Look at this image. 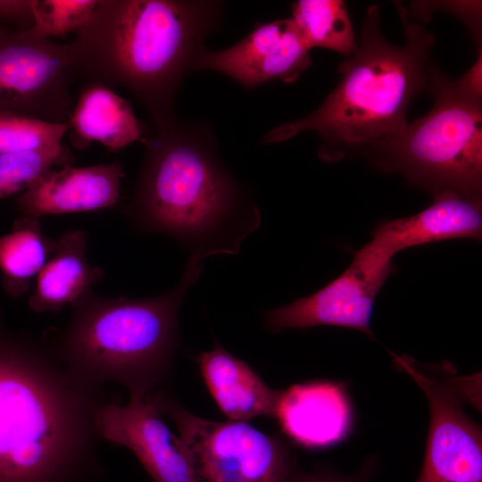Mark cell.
<instances>
[{"label":"cell","instance_id":"obj_20","mask_svg":"<svg viewBox=\"0 0 482 482\" xmlns=\"http://www.w3.org/2000/svg\"><path fill=\"white\" fill-rule=\"evenodd\" d=\"M291 19L308 46L336 51L345 58L357 48L351 18L341 0H299Z\"/></svg>","mask_w":482,"mask_h":482},{"label":"cell","instance_id":"obj_8","mask_svg":"<svg viewBox=\"0 0 482 482\" xmlns=\"http://www.w3.org/2000/svg\"><path fill=\"white\" fill-rule=\"evenodd\" d=\"M394 365L426 395L429 428L425 459L415 482H482L480 426L465 411L466 378L449 362L420 363L392 353Z\"/></svg>","mask_w":482,"mask_h":482},{"label":"cell","instance_id":"obj_4","mask_svg":"<svg viewBox=\"0 0 482 482\" xmlns=\"http://www.w3.org/2000/svg\"><path fill=\"white\" fill-rule=\"evenodd\" d=\"M403 24V46L389 43L379 26L378 5L366 12L361 40L354 53L338 66L341 79L325 101L312 113L279 125L262 142L278 143L306 131L320 139L319 158L336 162L363 154L378 140L404 127L413 99L428 89L432 32L407 19L397 4Z\"/></svg>","mask_w":482,"mask_h":482},{"label":"cell","instance_id":"obj_6","mask_svg":"<svg viewBox=\"0 0 482 482\" xmlns=\"http://www.w3.org/2000/svg\"><path fill=\"white\" fill-rule=\"evenodd\" d=\"M430 111L370 145L363 156L379 171L400 173L430 193L481 199L482 98L462 89L433 62Z\"/></svg>","mask_w":482,"mask_h":482},{"label":"cell","instance_id":"obj_27","mask_svg":"<svg viewBox=\"0 0 482 482\" xmlns=\"http://www.w3.org/2000/svg\"><path fill=\"white\" fill-rule=\"evenodd\" d=\"M6 30H8L7 29L4 28V27H1L0 26V35H2L3 33H4Z\"/></svg>","mask_w":482,"mask_h":482},{"label":"cell","instance_id":"obj_5","mask_svg":"<svg viewBox=\"0 0 482 482\" xmlns=\"http://www.w3.org/2000/svg\"><path fill=\"white\" fill-rule=\"evenodd\" d=\"M201 272V261L189 257L178 284L164 294L130 299L88 292L71 305L66 325L44 338L79 381L114 382L129 398H144L170 377L180 346L179 309Z\"/></svg>","mask_w":482,"mask_h":482},{"label":"cell","instance_id":"obj_3","mask_svg":"<svg viewBox=\"0 0 482 482\" xmlns=\"http://www.w3.org/2000/svg\"><path fill=\"white\" fill-rule=\"evenodd\" d=\"M221 3L98 0L68 44L79 76L132 93L154 128L176 120L177 90L203 42L220 25Z\"/></svg>","mask_w":482,"mask_h":482},{"label":"cell","instance_id":"obj_7","mask_svg":"<svg viewBox=\"0 0 482 482\" xmlns=\"http://www.w3.org/2000/svg\"><path fill=\"white\" fill-rule=\"evenodd\" d=\"M147 397L176 425L197 482H288L296 470L291 451L276 436L244 421L203 419L162 388Z\"/></svg>","mask_w":482,"mask_h":482},{"label":"cell","instance_id":"obj_18","mask_svg":"<svg viewBox=\"0 0 482 482\" xmlns=\"http://www.w3.org/2000/svg\"><path fill=\"white\" fill-rule=\"evenodd\" d=\"M87 235L69 230L60 237L54 250L37 276L29 305L36 312H56L72 305L90 292L104 271L89 264L86 257Z\"/></svg>","mask_w":482,"mask_h":482},{"label":"cell","instance_id":"obj_26","mask_svg":"<svg viewBox=\"0 0 482 482\" xmlns=\"http://www.w3.org/2000/svg\"><path fill=\"white\" fill-rule=\"evenodd\" d=\"M482 52L470 70L456 81L469 94L482 98Z\"/></svg>","mask_w":482,"mask_h":482},{"label":"cell","instance_id":"obj_21","mask_svg":"<svg viewBox=\"0 0 482 482\" xmlns=\"http://www.w3.org/2000/svg\"><path fill=\"white\" fill-rule=\"evenodd\" d=\"M70 150L62 144L0 154V199L12 195L54 166L72 163Z\"/></svg>","mask_w":482,"mask_h":482},{"label":"cell","instance_id":"obj_14","mask_svg":"<svg viewBox=\"0 0 482 482\" xmlns=\"http://www.w3.org/2000/svg\"><path fill=\"white\" fill-rule=\"evenodd\" d=\"M123 176L118 162L49 170L30 183L15 204L23 215L38 218L109 208L119 201Z\"/></svg>","mask_w":482,"mask_h":482},{"label":"cell","instance_id":"obj_2","mask_svg":"<svg viewBox=\"0 0 482 482\" xmlns=\"http://www.w3.org/2000/svg\"><path fill=\"white\" fill-rule=\"evenodd\" d=\"M144 142L141 170L125 209L133 226L172 237L201 261L237 253L260 227L261 212L220 161L212 134L176 119Z\"/></svg>","mask_w":482,"mask_h":482},{"label":"cell","instance_id":"obj_23","mask_svg":"<svg viewBox=\"0 0 482 482\" xmlns=\"http://www.w3.org/2000/svg\"><path fill=\"white\" fill-rule=\"evenodd\" d=\"M98 0H34V26L30 30L40 37L62 36L83 26Z\"/></svg>","mask_w":482,"mask_h":482},{"label":"cell","instance_id":"obj_28","mask_svg":"<svg viewBox=\"0 0 482 482\" xmlns=\"http://www.w3.org/2000/svg\"><path fill=\"white\" fill-rule=\"evenodd\" d=\"M92 482H99V480H98V479H96V480H94V481H92Z\"/></svg>","mask_w":482,"mask_h":482},{"label":"cell","instance_id":"obj_1","mask_svg":"<svg viewBox=\"0 0 482 482\" xmlns=\"http://www.w3.org/2000/svg\"><path fill=\"white\" fill-rule=\"evenodd\" d=\"M117 398L76 379L45 340L0 321V482H91L100 408Z\"/></svg>","mask_w":482,"mask_h":482},{"label":"cell","instance_id":"obj_9","mask_svg":"<svg viewBox=\"0 0 482 482\" xmlns=\"http://www.w3.org/2000/svg\"><path fill=\"white\" fill-rule=\"evenodd\" d=\"M76 77L68 44L30 29L0 35V112L67 124Z\"/></svg>","mask_w":482,"mask_h":482},{"label":"cell","instance_id":"obj_25","mask_svg":"<svg viewBox=\"0 0 482 482\" xmlns=\"http://www.w3.org/2000/svg\"><path fill=\"white\" fill-rule=\"evenodd\" d=\"M288 482H366L363 476H345L329 470H295Z\"/></svg>","mask_w":482,"mask_h":482},{"label":"cell","instance_id":"obj_10","mask_svg":"<svg viewBox=\"0 0 482 482\" xmlns=\"http://www.w3.org/2000/svg\"><path fill=\"white\" fill-rule=\"evenodd\" d=\"M396 268L366 245L355 251L348 268L322 288L295 302L264 312V328L335 326L353 328L374 338L370 320L376 297Z\"/></svg>","mask_w":482,"mask_h":482},{"label":"cell","instance_id":"obj_24","mask_svg":"<svg viewBox=\"0 0 482 482\" xmlns=\"http://www.w3.org/2000/svg\"><path fill=\"white\" fill-rule=\"evenodd\" d=\"M34 0H0V20L19 26V30L34 26Z\"/></svg>","mask_w":482,"mask_h":482},{"label":"cell","instance_id":"obj_19","mask_svg":"<svg viewBox=\"0 0 482 482\" xmlns=\"http://www.w3.org/2000/svg\"><path fill=\"white\" fill-rule=\"evenodd\" d=\"M55 241L46 236L39 218L23 215L12 230L0 237V272L4 290L20 296L30 287L54 250Z\"/></svg>","mask_w":482,"mask_h":482},{"label":"cell","instance_id":"obj_17","mask_svg":"<svg viewBox=\"0 0 482 482\" xmlns=\"http://www.w3.org/2000/svg\"><path fill=\"white\" fill-rule=\"evenodd\" d=\"M70 140L83 149L92 142L117 152L142 139V129L130 103L110 87L87 82L80 90L67 122Z\"/></svg>","mask_w":482,"mask_h":482},{"label":"cell","instance_id":"obj_15","mask_svg":"<svg viewBox=\"0 0 482 482\" xmlns=\"http://www.w3.org/2000/svg\"><path fill=\"white\" fill-rule=\"evenodd\" d=\"M482 237L481 199L454 193L433 196L424 210L404 218L380 222L366 244L372 251L393 260L398 252L425 244Z\"/></svg>","mask_w":482,"mask_h":482},{"label":"cell","instance_id":"obj_13","mask_svg":"<svg viewBox=\"0 0 482 482\" xmlns=\"http://www.w3.org/2000/svg\"><path fill=\"white\" fill-rule=\"evenodd\" d=\"M274 418L294 442L308 449H324L351 433L353 412L345 386L314 380L279 392Z\"/></svg>","mask_w":482,"mask_h":482},{"label":"cell","instance_id":"obj_11","mask_svg":"<svg viewBox=\"0 0 482 482\" xmlns=\"http://www.w3.org/2000/svg\"><path fill=\"white\" fill-rule=\"evenodd\" d=\"M310 50L293 20L280 19L257 24L248 36L227 49L203 48L192 70L215 71L245 87L276 79L295 83L312 64Z\"/></svg>","mask_w":482,"mask_h":482},{"label":"cell","instance_id":"obj_16","mask_svg":"<svg viewBox=\"0 0 482 482\" xmlns=\"http://www.w3.org/2000/svg\"><path fill=\"white\" fill-rule=\"evenodd\" d=\"M204 383L221 412L234 421L274 417L279 390L270 388L244 361L215 340L195 357Z\"/></svg>","mask_w":482,"mask_h":482},{"label":"cell","instance_id":"obj_12","mask_svg":"<svg viewBox=\"0 0 482 482\" xmlns=\"http://www.w3.org/2000/svg\"><path fill=\"white\" fill-rule=\"evenodd\" d=\"M96 426L101 439L129 448L154 482H197L179 436L147 396L105 403Z\"/></svg>","mask_w":482,"mask_h":482},{"label":"cell","instance_id":"obj_22","mask_svg":"<svg viewBox=\"0 0 482 482\" xmlns=\"http://www.w3.org/2000/svg\"><path fill=\"white\" fill-rule=\"evenodd\" d=\"M67 124L0 112V154L62 144Z\"/></svg>","mask_w":482,"mask_h":482}]
</instances>
